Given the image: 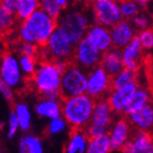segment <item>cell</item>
Instances as JSON below:
<instances>
[{"label": "cell", "instance_id": "1", "mask_svg": "<svg viewBox=\"0 0 153 153\" xmlns=\"http://www.w3.org/2000/svg\"><path fill=\"white\" fill-rule=\"evenodd\" d=\"M57 28L58 23L56 19L39 9L27 21L19 23L17 26V40L25 43L36 44L39 47H44Z\"/></svg>", "mask_w": 153, "mask_h": 153}, {"label": "cell", "instance_id": "36", "mask_svg": "<svg viewBox=\"0 0 153 153\" xmlns=\"http://www.w3.org/2000/svg\"><path fill=\"white\" fill-rule=\"evenodd\" d=\"M8 125H9V128H8V134H7V136H8L9 139H12V138H14L16 133H17L18 128H19V123H18L17 117H16L14 110H11V112H10Z\"/></svg>", "mask_w": 153, "mask_h": 153}, {"label": "cell", "instance_id": "14", "mask_svg": "<svg viewBox=\"0 0 153 153\" xmlns=\"http://www.w3.org/2000/svg\"><path fill=\"white\" fill-rule=\"evenodd\" d=\"M110 33H111L114 48L120 49V51L126 47L138 34L135 28L133 27L132 23L125 19L117 24L115 27H112L110 29Z\"/></svg>", "mask_w": 153, "mask_h": 153}, {"label": "cell", "instance_id": "29", "mask_svg": "<svg viewBox=\"0 0 153 153\" xmlns=\"http://www.w3.org/2000/svg\"><path fill=\"white\" fill-rule=\"evenodd\" d=\"M133 27L135 28V30L137 32H141L143 30H147V29H150L153 27V18L149 15L148 13L140 11L138 13L135 17L133 18L132 21Z\"/></svg>", "mask_w": 153, "mask_h": 153}, {"label": "cell", "instance_id": "37", "mask_svg": "<svg viewBox=\"0 0 153 153\" xmlns=\"http://www.w3.org/2000/svg\"><path fill=\"white\" fill-rule=\"evenodd\" d=\"M0 91L4 100L9 103L14 102V90L3 82H0Z\"/></svg>", "mask_w": 153, "mask_h": 153}, {"label": "cell", "instance_id": "22", "mask_svg": "<svg viewBox=\"0 0 153 153\" xmlns=\"http://www.w3.org/2000/svg\"><path fill=\"white\" fill-rule=\"evenodd\" d=\"M89 138L85 131L71 130L64 153H86Z\"/></svg>", "mask_w": 153, "mask_h": 153}, {"label": "cell", "instance_id": "21", "mask_svg": "<svg viewBox=\"0 0 153 153\" xmlns=\"http://www.w3.org/2000/svg\"><path fill=\"white\" fill-rule=\"evenodd\" d=\"M151 99H152V95H151V92L143 86H139L137 89V91L133 94V97H131L130 102L126 105V107L123 112V116L126 117L132 112H135L137 110L141 109L147 105L151 104Z\"/></svg>", "mask_w": 153, "mask_h": 153}, {"label": "cell", "instance_id": "20", "mask_svg": "<svg viewBox=\"0 0 153 153\" xmlns=\"http://www.w3.org/2000/svg\"><path fill=\"white\" fill-rule=\"evenodd\" d=\"M34 110L39 117L54 120L62 117V102L41 99L34 106Z\"/></svg>", "mask_w": 153, "mask_h": 153}, {"label": "cell", "instance_id": "12", "mask_svg": "<svg viewBox=\"0 0 153 153\" xmlns=\"http://www.w3.org/2000/svg\"><path fill=\"white\" fill-rule=\"evenodd\" d=\"M133 133V126L124 116H119V118L115 119L108 134L111 151H122L125 145L130 141Z\"/></svg>", "mask_w": 153, "mask_h": 153}, {"label": "cell", "instance_id": "25", "mask_svg": "<svg viewBox=\"0 0 153 153\" xmlns=\"http://www.w3.org/2000/svg\"><path fill=\"white\" fill-rule=\"evenodd\" d=\"M13 110H14L16 117H17L21 130L24 131V132H27L31 126V114L27 104L24 102L14 103Z\"/></svg>", "mask_w": 153, "mask_h": 153}, {"label": "cell", "instance_id": "28", "mask_svg": "<svg viewBox=\"0 0 153 153\" xmlns=\"http://www.w3.org/2000/svg\"><path fill=\"white\" fill-rule=\"evenodd\" d=\"M18 59H19V64H21V69L24 77H25L26 82H28L36 71L39 63L38 59L31 58V57H18Z\"/></svg>", "mask_w": 153, "mask_h": 153}, {"label": "cell", "instance_id": "31", "mask_svg": "<svg viewBox=\"0 0 153 153\" xmlns=\"http://www.w3.org/2000/svg\"><path fill=\"white\" fill-rule=\"evenodd\" d=\"M40 9L56 21H58L60 18L62 12H63V10L59 7L56 0H41L40 1Z\"/></svg>", "mask_w": 153, "mask_h": 153}, {"label": "cell", "instance_id": "34", "mask_svg": "<svg viewBox=\"0 0 153 153\" xmlns=\"http://www.w3.org/2000/svg\"><path fill=\"white\" fill-rule=\"evenodd\" d=\"M140 44L143 46V51H149L153 49V29H147V30H143L141 32H138L137 34Z\"/></svg>", "mask_w": 153, "mask_h": 153}, {"label": "cell", "instance_id": "27", "mask_svg": "<svg viewBox=\"0 0 153 153\" xmlns=\"http://www.w3.org/2000/svg\"><path fill=\"white\" fill-rule=\"evenodd\" d=\"M40 47L36 44L25 43V42L15 41L14 43V53L18 55V57H31L38 59Z\"/></svg>", "mask_w": 153, "mask_h": 153}, {"label": "cell", "instance_id": "18", "mask_svg": "<svg viewBox=\"0 0 153 153\" xmlns=\"http://www.w3.org/2000/svg\"><path fill=\"white\" fill-rule=\"evenodd\" d=\"M126 119L135 131L153 133V105L149 104L141 109L126 116Z\"/></svg>", "mask_w": 153, "mask_h": 153}, {"label": "cell", "instance_id": "9", "mask_svg": "<svg viewBox=\"0 0 153 153\" xmlns=\"http://www.w3.org/2000/svg\"><path fill=\"white\" fill-rule=\"evenodd\" d=\"M44 47L48 51L51 61L72 62L73 60L75 45L61 29L57 28L54 31L48 43Z\"/></svg>", "mask_w": 153, "mask_h": 153}, {"label": "cell", "instance_id": "38", "mask_svg": "<svg viewBox=\"0 0 153 153\" xmlns=\"http://www.w3.org/2000/svg\"><path fill=\"white\" fill-rule=\"evenodd\" d=\"M0 7H2V8L5 9L8 12L12 13V14L15 15L16 7H17V0H2Z\"/></svg>", "mask_w": 153, "mask_h": 153}, {"label": "cell", "instance_id": "6", "mask_svg": "<svg viewBox=\"0 0 153 153\" xmlns=\"http://www.w3.org/2000/svg\"><path fill=\"white\" fill-rule=\"evenodd\" d=\"M114 115L115 114L112 111L107 99L97 101L91 122L85 131L88 138L91 139V138L109 134V131L115 121Z\"/></svg>", "mask_w": 153, "mask_h": 153}, {"label": "cell", "instance_id": "13", "mask_svg": "<svg viewBox=\"0 0 153 153\" xmlns=\"http://www.w3.org/2000/svg\"><path fill=\"white\" fill-rule=\"evenodd\" d=\"M122 57L125 69L134 72L140 70L145 60V51L138 36H136L126 47L122 49Z\"/></svg>", "mask_w": 153, "mask_h": 153}, {"label": "cell", "instance_id": "30", "mask_svg": "<svg viewBox=\"0 0 153 153\" xmlns=\"http://www.w3.org/2000/svg\"><path fill=\"white\" fill-rule=\"evenodd\" d=\"M119 4H120V11L121 14H122V17L125 21L131 22L141 11L136 1H130V0L119 1Z\"/></svg>", "mask_w": 153, "mask_h": 153}, {"label": "cell", "instance_id": "26", "mask_svg": "<svg viewBox=\"0 0 153 153\" xmlns=\"http://www.w3.org/2000/svg\"><path fill=\"white\" fill-rule=\"evenodd\" d=\"M110 139L109 135H102L89 139L86 153H110Z\"/></svg>", "mask_w": 153, "mask_h": 153}, {"label": "cell", "instance_id": "35", "mask_svg": "<svg viewBox=\"0 0 153 153\" xmlns=\"http://www.w3.org/2000/svg\"><path fill=\"white\" fill-rule=\"evenodd\" d=\"M28 153H44L42 141L36 136H27L26 137Z\"/></svg>", "mask_w": 153, "mask_h": 153}, {"label": "cell", "instance_id": "8", "mask_svg": "<svg viewBox=\"0 0 153 153\" xmlns=\"http://www.w3.org/2000/svg\"><path fill=\"white\" fill-rule=\"evenodd\" d=\"M95 24L111 29L123 21L119 1L115 0H97L91 2Z\"/></svg>", "mask_w": 153, "mask_h": 153}, {"label": "cell", "instance_id": "24", "mask_svg": "<svg viewBox=\"0 0 153 153\" xmlns=\"http://www.w3.org/2000/svg\"><path fill=\"white\" fill-rule=\"evenodd\" d=\"M138 72L131 71L128 69H124L117 76L111 78V88L112 90H119L130 86L132 84H138Z\"/></svg>", "mask_w": 153, "mask_h": 153}, {"label": "cell", "instance_id": "3", "mask_svg": "<svg viewBox=\"0 0 153 153\" xmlns=\"http://www.w3.org/2000/svg\"><path fill=\"white\" fill-rule=\"evenodd\" d=\"M97 101L86 94L62 101V117L73 131H86L91 122Z\"/></svg>", "mask_w": 153, "mask_h": 153}, {"label": "cell", "instance_id": "19", "mask_svg": "<svg viewBox=\"0 0 153 153\" xmlns=\"http://www.w3.org/2000/svg\"><path fill=\"white\" fill-rule=\"evenodd\" d=\"M100 66H102L105 70V72L111 78L117 76L119 73H121L125 69L122 57V51L117 48H111L107 53L103 54V58Z\"/></svg>", "mask_w": 153, "mask_h": 153}, {"label": "cell", "instance_id": "32", "mask_svg": "<svg viewBox=\"0 0 153 153\" xmlns=\"http://www.w3.org/2000/svg\"><path fill=\"white\" fill-rule=\"evenodd\" d=\"M16 23V17L14 14L8 12V11L0 7V27L3 33L14 29V24Z\"/></svg>", "mask_w": 153, "mask_h": 153}, {"label": "cell", "instance_id": "33", "mask_svg": "<svg viewBox=\"0 0 153 153\" xmlns=\"http://www.w3.org/2000/svg\"><path fill=\"white\" fill-rule=\"evenodd\" d=\"M68 128H69L68 122L64 120L63 117H60L49 121L47 128H46V133L48 135H56V134H60V133L64 132Z\"/></svg>", "mask_w": 153, "mask_h": 153}, {"label": "cell", "instance_id": "10", "mask_svg": "<svg viewBox=\"0 0 153 153\" xmlns=\"http://www.w3.org/2000/svg\"><path fill=\"white\" fill-rule=\"evenodd\" d=\"M102 58L103 53H101L88 39L85 38L77 45H75L72 62L89 73L90 71L101 65Z\"/></svg>", "mask_w": 153, "mask_h": 153}, {"label": "cell", "instance_id": "7", "mask_svg": "<svg viewBox=\"0 0 153 153\" xmlns=\"http://www.w3.org/2000/svg\"><path fill=\"white\" fill-rule=\"evenodd\" d=\"M1 82L7 84L13 90H19L27 84L19 64V59L13 51H5L1 58Z\"/></svg>", "mask_w": 153, "mask_h": 153}, {"label": "cell", "instance_id": "11", "mask_svg": "<svg viewBox=\"0 0 153 153\" xmlns=\"http://www.w3.org/2000/svg\"><path fill=\"white\" fill-rule=\"evenodd\" d=\"M111 88V77L102 66H97L88 73L87 94L95 101L107 99Z\"/></svg>", "mask_w": 153, "mask_h": 153}, {"label": "cell", "instance_id": "15", "mask_svg": "<svg viewBox=\"0 0 153 153\" xmlns=\"http://www.w3.org/2000/svg\"><path fill=\"white\" fill-rule=\"evenodd\" d=\"M86 39H88L103 54L114 48L110 29L99 25V24H93L88 29Z\"/></svg>", "mask_w": 153, "mask_h": 153}, {"label": "cell", "instance_id": "42", "mask_svg": "<svg viewBox=\"0 0 153 153\" xmlns=\"http://www.w3.org/2000/svg\"><path fill=\"white\" fill-rule=\"evenodd\" d=\"M152 29H153V27H152Z\"/></svg>", "mask_w": 153, "mask_h": 153}, {"label": "cell", "instance_id": "40", "mask_svg": "<svg viewBox=\"0 0 153 153\" xmlns=\"http://www.w3.org/2000/svg\"><path fill=\"white\" fill-rule=\"evenodd\" d=\"M137 2V4L139 5V8L141 9H147V5H148V1H140V0H138V1H136Z\"/></svg>", "mask_w": 153, "mask_h": 153}, {"label": "cell", "instance_id": "2", "mask_svg": "<svg viewBox=\"0 0 153 153\" xmlns=\"http://www.w3.org/2000/svg\"><path fill=\"white\" fill-rule=\"evenodd\" d=\"M58 28L65 33L74 45L86 38L88 29L94 22L91 3L90 7H70L62 12L58 21Z\"/></svg>", "mask_w": 153, "mask_h": 153}, {"label": "cell", "instance_id": "39", "mask_svg": "<svg viewBox=\"0 0 153 153\" xmlns=\"http://www.w3.org/2000/svg\"><path fill=\"white\" fill-rule=\"evenodd\" d=\"M18 149H19V153H28L27 143H26V137H22L21 139H19V143H18Z\"/></svg>", "mask_w": 153, "mask_h": 153}, {"label": "cell", "instance_id": "16", "mask_svg": "<svg viewBox=\"0 0 153 153\" xmlns=\"http://www.w3.org/2000/svg\"><path fill=\"white\" fill-rule=\"evenodd\" d=\"M139 85L132 84L130 86L119 90H112L108 95L107 101L115 116H123V112L126 107V105L130 102L131 97L137 91Z\"/></svg>", "mask_w": 153, "mask_h": 153}, {"label": "cell", "instance_id": "4", "mask_svg": "<svg viewBox=\"0 0 153 153\" xmlns=\"http://www.w3.org/2000/svg\"><path fill=\"white\" fill-rule=\"evenodd\" d=\"M62 75L63 73L57 68L54 61H41L38 63L36 73L28 85L42 97L51 92L60 91Z\"/></svg>", "mask_w": 153, "mask_h": 153}, {"label": "cell", "instance_id": "17", "mask_svg": "<svg viewBox=\"0 0 153 153\" xmlns=\"http://www.w3.org/2000/svg\"><path fill=\"white\" fill-rule=\"evenodd\" d=\"M123 153H153V133L135 131L125 147Z\"/></svg>", "mask_w": 153, "mask_h": 153}, {"label": "cell", "instance_id": "41", "mask_svg": "<svg viewBox=\"0 0 153 153\" xmlns=\"http://www.w3.org/2000/svg\"><path fill=\"white\" fill-rule=\"evenodd\" d=\"M152 79H153V72H152Z\"/></svg>", "mask_w": 153, "mask_h": 153}, {"label": "cell", "instance_id": "5", "mask_svg": "<svg viewBox=\"0 0 153 153\" xmlns=\"http://www.w3.org/2000/svg\"><path fill=\"white\" fill-rule=\"evenodd\" d=\"M87 86L88 72L73 62H70L65 72L62 75L61 88H60L62 100L86 94Z\"/></svg>", "mask_w": 153, "mask_h": 153}, {"label": "cell", "instance_id": "23", "mask_svg": "<svg viewBox=\"0 0 153 153\" xmlns=\"http://www.w3.org/2000/svg\"><path fill=\"white\" fill-rule=\"evenodd\" d=\"M40 9V1L38 0H17L15 17L18 23L26 22L32 14Z\"/></svg>", "mask_w": 153, "mask_h": 153}]
</instances>
